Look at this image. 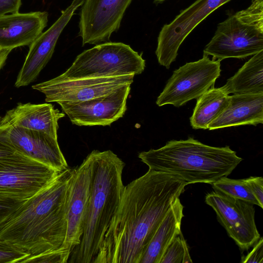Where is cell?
<instances>
[{
	"label": "cell",
	"instance_id": "5b68a950",
	"mask_svg": "<svg viewBox=\"0 0 263 263\" xmlns=\"http://www.w3.org/2000/svg\"><path fill=\"white\" fill-rule=\"evenodd\" d=\"M145 61L141 54L121 42H108L85 50L79 54L58 80L90 79L139 74Z\"/></svg>",
	"mask_w": 263,
	"mask_h": 263
},
{
	"label": "cell",
	"instance_id": "f546056e",
	"mask_svg": "<svg viewBox=\"0 0 263 263\" xmlns=\"http://www.w3.org/2000/svg\"><path fill=\"white\" fill-rule=\"evenodd\" d=\"M252 250L246 256L241 258L243 263L263 262V238L261 237L253 246Z\"/></svg>",
	"mask_w": 263,
	"mask_h": 263
},
{
	"label": "cell",
	"instance_id": "836d02e7",
	"mask_svg": "<svg viewBox=\"0 0 263 263\" xmlns=\"http://www.w3.org/2000/svg\"><path fill=\"white\" fill-rule=\"evenodd\" d=\"M164 1L165 0H154V3H155L156 4H159V3H162L163 2H164Z\"/></svg>",
	"mask_w": 263,
	"mask_h": 263
},
{
	"label": "cell",
	"instance_id": "9a60e30c",
	"mask_svg": "<svg viewBox=\"0 0 263 263\" xmlns=\"http://www.w3.org/2000/svg\"><path fill=\"white\" fill-rule=\"evenodd\" d=\"M91 159L90 154L75 169L69 186L67 205V228L60 247L70 255L82 236L91 187Z\"/></svg>",
	"mask_w": 263,
	"mask_h": 263
},
{
	"label": "cell",
	"instance_id": "277c9868",
	"mask_svg": "<svg viewBox=\"0 0 263 263\" xmlns=\"http://www.w3.org/2000/svg\"><path fill=\"white\" fill-rule=\"evenodd\" d=\"M149 170L170 174L187 184H212L229 176L242 160L229 146L215 147L189 137L171 140L158 149L138 154Z\"/></svg>",
	"mask_w": 263,
	"mask_h": 263
},
{
	"label": "cell",
	"instance_id": "e0dca14e",
	"mask_svg": "<svg viewBox=\"0 0 263 263\" xmlns=\"http://www.w3.org/2000/svg\"><path fill=\"white\" fill-rule=\"evenodd\" d=\"M46 11L10 13L0 16V47L12 51L30 45L42 32L48 22Z\"/></svg>",
	"mask_w": 263,
	"mask_h": 263
},
{
	"label": "cell",
	"instance_id": "8992f818",
	"mask_svg": "<svg viewBox=\"0 0 263 263\" xmlns=\"http://www.w3.org/2000/svg\"><path fill=\"white\" fill-rule=\"evenodd\" d=\"M60 172L17 151L0 158V197L26 200L48 185Z\"/></svg>",
	"mask_w": 263,
	"mask_h": 263
},
{
	"label": "cell",
	"instance_id": "4dcf8cb0",
	"mask_svg": "<svg viewBox=\"0 0 263 263\" xmlns=\"http://www.w3.org/2000/svg\"><path fill=\"white\" fill-rule=\"evenodd\" d=\"M252 193L258 201L259 206L263 208V178L262 177L250 176L245 179Z\"/></svg>",
	"mask_w": 263,
	"mask_h": 263
},
{
	"label": "cell",
	"instance_id": "9c48e42d",
	"mask_svg": "<svg viewBox=\"0 0 263 263\" xmlns=\"http://www.w3.org/2000/svg\"><path fill=\"white\" fill-rule=\"evenodd\" d=\"M231 0H196L160 30L155 51L160 65L169 69L188 35L216 9Z\"/></svg>",
	"mask_w": 263,
	"mask_h": 263
},
{
	"label": "cell",
	"instance_id": "4fadbf2b",
	"mask_svg": "<svg viewBox=\"0 0 263 263\" xmlns=\"http://www.w3.org/2000/svg\"><path fill=\"white\" fill-rule=\"evenodd\" d=\"M135 75L58 80L54 78L33 85V89L45 96L47 102L83 101L107 95L120 87L131 84Z\"/></svg>",
	"mask_w": 263,
	"mask_h": 263
},
{
	"label": "cell",
	"instance_id": "ac0fdd59",
	"mask_svg": "<svg viewBox=\"0 0 263 263\" xmlns=\"http://www.w3.org/2000/svg\"><path fill=\"white\" fill-rule=\"evenodd\" d=\"M65 116L48 103H20L2 119L11 125L38 131L57 138L58 121Z\"/></svg>",
	"mask_w": 263,
	"mask_h": 263
},
{
	"label": "cell",
	"instance_id": "7402d4cb",
	"mask_svg": "<svg viewBox=\"0 0 263 263\" xmlns=\"http://www.w3.org/2000/svg\"><path fill=\"white\" fill-rule=\"evenodd\" d=\"M229 95L221 87H211L197 99L190 123L194 129H208L209 125L228 106Z\"/></svg>",
	"mask_w": 263,
	"mask_h": 263
},
{
	"label": "cell",
	"instance_id": "44dd1931",
	"mask_svg": "<svg viewBox=\"0 0 263 263\" xmlns=\"http://www.w3.org/2000/svg\"><path fill=\"white\" fill-rule=\"evenodd\" d=\"M221 88L228 94L263 93V50L253 55Z\"/></svg>",
	"mask_w": 263,
	"mask_h": 263
},
{
	"label": "cell",
	"instance_id": "2e32d148",
	"mask_svg": "<svg viewBox=\"0 0 263 263\" xmlns=\"http://www.w3.org/2000/svg\"><path fill=\"white\" fill-rule=\"evenodd\" d=\"M8 135L16 149L23 154L59 172L69 167L58 138L43 132L12 126L9 123Z\"/></svg>",
	"mask_w": 263,
	"mask_h": 263
},
{
	"label": "cell",
	"instance_id": "83f0119b",
	"mask_svg": "<svg viewBox=\"0 0 263 263\" xmlns=\"http://www.w3.org/2000/svg\"><path fill=\"white\" fill-rule=\"evenodd\" d=\"M25 201L0 197V230Z\"/></svg>",
	"mask_w": 263,
	"mask_h": 263
},
{
	"label": "cell",
	"instance_id": "1f68e13d",
	"mask_svg": "<svg viewBox=\"0 0 263 263\" xmlns=\"http://www.w3.org/2000/svg\"><path fill=\"white\" fill-rule=\"evenodd\" d=\"M22 0H0V16L18 12Z\"/></svg>",
	"mask_w": 263,
	"mask_h": 263
},
{
	"label": "cell",
	"instance_id": "f1b7e54d",
	"mask_svg": "<svg viewBox=\"0 0 263 263\" xmlns=\"http://www.w3.org/2000/svg\"><path fill=\"white\" fill-rule=\"evenodd\" d=\"M9 123L0 121V158L12 155L17 151L8 135Z\"/></svg>",
	"mask_w": 263,
	"mask_h": 263
},
{
	"label": "cell",
	"instance_id": "603a6c76",
	"mask_svg": "<svg viewBox=\"0 0 263 263\" xmlns=\"http://www.w3.org/2000/svg\"><path fill=\"white\" fill-rule=\"evenodd\" d=\"M212 185L216 192L259 206L258 201L245 179H233L223 177L212 183Z\"/></svg>",
	"mask_w": 263,
	"mask_h": 263
},
{
	"label": "cell",
	"instance_id": "d6a6232c",
	"mask_svg": "<svg viewBox=\"0 0 263 263\" xmlns=\"http://www.w3.org/2000/svg\"><path fill=\"white\" fill-rule=\"evenodd\" d=\"M11 51L0 47V70L4 65L8 56Z\"/></svg>",
	"mask_w": 263,
	"mask_h": 263
},
{
	"label": "cell",
	"instance_id": "d4e9b609",
	"mask_svg": "<svg viewBox=\"0 0 263 263\" xmlns=\"http://www.w3.org/2000/svg\"><path fill=\"white\" fill-rule=\"evenodd\" d=\"M234 15L241 22L263 32V0H252L249 7Z\"/></svg>",
	"mask_w": 263,
	"mask_h": 263
},
{
	"label": "cell",
	"instance_id": "cb8c5ba5",
	"mask_svg": "<svg viewBox=\"0 0 263 263\" xmlns=\"http://www.w3.org/2000/svg\"><path fill=\"white\" fill-rule=\"evenodd\" d=\"M189 247L181 232L164 254L160 263H192Z\"/></svg>",
	"mask_w": 263,
	"mask_h": 263
},
{
	"label": "cell",
	"instance_id": "ba28073f",
	"mask_svg": "<svg viewBox=\"0 0 263 263\" xmlns=\"http://www.w3.org/2000/svg\"><path fill=\"white\" fill-rule=\"evenodd\" d=\"M263 50V32L230 15L219 23L203 50V54L221 61L234 58L244 59Z\"/></svg>",
	"mask_w": 263,
	"mask_h": 263
},
{
	"label": "cell",
	"instance_id": "484cf974",
	"mask_svg": "<svg viewBox=\"0 0 263 263\" xmlns=\"http://www.w3.org/2000/svg\"><path fill=\"white\" fill-rule=\"evenodd\" d=\"M30 255L24 249L0 239V263H22Z\"/></svg>",
	"mask_w": 263,
	"mask_h": 263
},
{
	"label": "cell",
	"instance_id": "d6986e66",
	"mask_svg": "<svg viewBox=\"0 0 263 263\" xmlns=\"http://www.w3.org/2000/svg\"><path fill=\"white\" fill-rule=\"evenodd\" d=\"M263 123V93L230 96L228 106L208 126V129Z\"/></svg>",
	"mask_w": 263,
	"mask_h": 263
},
{
	"label": "cell",
	"instance_id": "6da1fadb",
	"mask_svg": "<svg viewBox=\"0 0 263 263\" xmlns=\"http://www.w3.org/2000/svg\"><path fill=\"white\" fill-rule=\"evenodd\" d=\"M187 183L148 170L125 186L93 263H140L151 239Z\"/></svg>",
	"mask_w": 263,
	"mask_h": 263
},
{
	"label": "cell",
	"instance_id": "7c38bea8",
	"mask_svg": "<svg viewBox=\"0 0 263 263\" xmlns=\"http://www.w3.org/2000/svg\"><path fill=\"white\" fill-rule=\"evenodd\" d=\"M133 0H85L80 13L79 35L83 46L110 42Z\"/></svg>",
	"mask_w": 263,
	"mask_h": 263
},
{
	"label": "cell",
	"instance_id": "8fae6325",
	"mask_svg": "<svg viewBox=\"0 0 263 263\" xmlns=\"http://www.w3.org/2000/svg\"><path fill=\"white\" fill-rule=\"evenodd\" d=\"M130 85H124L107 95L85 101L57 103L73 124L89 126L110 125L125 113Z\"/></svg>",
	"mask_w": 263,
	"mask_h": 263
},
{
	"label": "cell",
	"instance_id": "4316f807",
	"mask_svg": "<svg viewBox=\"0 0 263 263\" xmlns=\"http://www.w3.org/2000/svg\"><path fill=\"white\" fill-rule=\"evenodd\" d=\"M70 254L61 248L42 254L29 255L22 262H68Z\"/></svg>",
	"mask_w": 263,
	"mask_h": 263
},
{
	"label": "cell",
	"instance_id": "5bb4252c",
	"mask_svg": "<svg viewBox=\"0 0 263 263\" xmlns=\"http://www.w3.org/2000/svg\"><path fill=\"white\" fill-rule=\"evenodd\" d=\"M84 1L73 0L51 26L29 45V51L15 82L16 87L26 86L37 78L51 58L62 32Z\"/></svg>",
	"mask_w": 263,
	"mask_h": 263
},
{
	"label": "cell",
	"instance_id": "3957f363",
	"mask_svg": "<svg viewBox=\"0 0 263 263\" xmlns=\"http://www.w3.org/2000/svg\"><path fill=\"white\" fill-rule=\"evenodd\" d=\"M90 193L79 244L67 262L93 263L109 225L119 205L125 186V163L110 150H93Z\"/></svg>",
	"mask_w": 263,
	"mask_h": 263
},
{
	"label": "cell",
	"instance_id": "e575fe53",
	"mask_svg": "<svg viewBox=\"0 0 263 263\" xmlns=\"http://www.w3.org/2000/svg\"><path fill=\"white\" fill-rule=\"evenodd\" d=\"M1 119H2V117L0 116V121H1Z\"/></svg>",
	"mask_w": 263,
	"mask_h": 263
},
{
	"label": "cell",
	"instance_id": "ffe728a7",
	"mask_svg": "<svg viewBox=\"0 0 263 263\" xmlns=\"http://www.w3.org/2000/svg\"><path fill=\"white\" fill-rule=\"evenodd\" d=\"M183 210V206L178 198L151 239L140 263H160L168 247L181 232Z\"/></svg>",
	"mask_w": 263,
	"mask_h": 263
},
{
	"label": "cell",
	"instance_id": "52a82bcc",
	"mask_svg": "<svg viewBox=\"0 0 263 263\" xmlns=\"http://www.w3.org/2000/svg\"><path fill=\"white\" fill-rule=\"evenodd\" d=\"M221 71L220 61L210 60L205 54L197 61L186 63L173 71L156 103L178 107L197 99L214 86Z\"/></svg>",
	"mask_w": 263,
	"mask_h": 263
},
{
	"label": "cell",
	"instance_id": "7a4b0ae2",
	"mask_svg": "<svg viewBox=\"0 0 263 263\" xmlns=\"http://www.w3.org/2000/svg\"><path fill=\"white\" fill-rule=\"evenodd\" d=\"M76 168L68 167L25 201L0 230V239L35 255L59 249L67 228V205Z\"/></svg>",
	"mask_w": 263,
	"mask_h": 263
},
{
	"label": "cell",
	"instance_id": "30bf717a",
	"mask_svg": "<svg viewBox=\"0 0 263 263\" xmlns=\"http://www.w3.org/2000/svg\"><path fill=\"white\" fill-rule=\"evenodd\" d=\"M205 201L241 250H249L260 238L255 223L254 204L215 191L206 195Z\"/></svg>",
	"mask_w": 263,
	"mask_h": 263
}]
</instances>
